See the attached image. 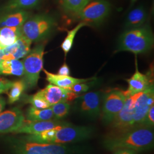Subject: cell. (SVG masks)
I'll return each mask as SVG.
<instances>
[{
    "instance_id": "d6a6232c",
    "label": "cell",
    "mask_w": 154,
    "mask_h": 154,
    "mask_svg": "<svg viewBox=\"0 0 154 154\" xmlns=\"http://www.w3.org/2000/svg\"><path fill=\"white\" fill-rule=\"evenodd\" d=\"M114 151V154H136L135 151L129 149H118Z\"/></svg>"
},
{
    "instance_id": "ffe728a7",
    "label": "cell",
    "mask_w": 154,
    "mask_h": 154,
    "mask_svg": "<svg viewBox=\"0 0 154 154\" xmlns=\"http://www.w3.org/2000/svg\"><path fill=\"white\" fill-rule=\"evenodd\" d=\"M42 0H9L3 6L0 11L3 13H8L18 11H25L37 6Z\"/></svg>"
},
{
    "instance_id": "277c9868",
    "label": "cell",
    "mask_w": 154,
    "mask_h": 154,
    "mask_svg": "<svg viewBox=\"0 0 154 154\" xmlns=\"http://www.w3.org/2000/svg\"><path fill=\"white\" fill-rule=\"evenodd\" d=\"M45 44L37 45L30 50L23 61V79L26 89L35 88L38 82L39 74L43 69Z\"/></svg>"
},
{
    "instance_id": "cb8c5ba5",
    "label": "cell",
    "mask_w": 154,
    "mask_h": 154,
    "mask_svg": "<svg viewBox=\"0 0 154 154\" xmlns=\"http://www.w3.org/2000/svg\"><path fill=\"white\" fill-rule=\"evenodd\" d=\"M26 116L27 121H44L54 119L53 112L50 107L45 109H38L31 106L27 110Z\"/></svg>"
},
{
    "instance_id": "f1b7e54d",
    "label": "cell",
    "mask_w": 154,
    "mask_h": 154,
    "mask_svg": "<svg viewBox=\"0 0 154 154\" xmlns=\"http://www.w3.org/2000/svg\"><path fill=\"white\" fill-rule=\"evenodd\" d=\"M88 82L77 83L72 87L70 90L78 95H79V94L86 93L88 91L92 85V83H88Z\"/></svg>"
},
{
    "instance_id": "9c48e42d",
    "label": "cell",
    "mask_w": 154,
    "mask_h": 154,
    "mask_svg": "<svg viewBox=\"0 0 154 154\" xmlns=\"http://www.w3.org/2000/svg\"><path fill=\"white\" fill-rule=\"evenodd\" d=\"M102 94L99 91L89 92L79 95L75 99V105L79 112L91 119L98 117L101 113Z\"/></svg>"
},
{
    "instance_id": "ac0fdd59",
    "label": "cell",
    "mask_w": 154,
    "mask_h": 154,
    "mask_svg": "<svg viewBox=\"0 0 154 154\" xmlns=\"http://www.w3.org/2000/svg\"><path fill=\"white\" fill-rule=\"evenodd\" d=\"M147 17V11L144 6H139L135 8L128 13L125 27L126 29H130L142 26L146 23Z\"/></svg>"
},
{
    "instance_id": "44dd1931",
    "label": "cell",
    "mask_w": 154,
    "mask_h": 154,
    "mask_svg": "<svg viewBox=\"0 0 154 154\" xmlns=\"http://www.w3.org/2000/svg\"><path fill=\"white\" fill-rule=\"evenodd\" d=\"M21 27L0 28V46L2 49L14 44L21 36Z\"/></svg>"
},
{
    "instance_id": "4dcf8cb0",
    "label": "cell",
    "mask_w": 154,
    "mask_h": 154,
    "mask_svg": "<svg viewBox=\"0 0 154 154\" xmlns=\"http://www.w3.org/2000/svg\"><path fill=\"white\" fill-rule=\"evenodd\" d=\"M13 82L0 77V94L9 90L13 85Z\"/></svg>"
},
{
    "instance_id": "d6986e66",
    "label": "cell",
    "mask_w": 154,
    "mask_h": 154,
    "mask_svg": "<svg viewBox=\"0 0 154 154\" xmlns=\"http://www.w3.org/2000/svg\"><path fill=\"white\" fill-rule=\"evenodd\" d=\"M29 17L30 13L26 11H18L6 13L0 18V28L21 27Z\"/></svg>"
},
{
    "instance_id": "4fadbf2b",
    "label": "cell",
    "mask_w": 154,
    "mask_h": 154,
    "mask_svg": "<svg viewBox=\"0 0 154 154\" xmlns=\"http://www.w3.org/2000/svg\"><path fill=\"white\" fill-rule=\"evenodd\" d=\"M22 111L18 107L0 112V134L16 132L25 121Z\"/></svg>"
},
{
    "instance_id": "8992f818",
    "label": "cell",
    "mask_w": 154,
    "mask_h": 154,
    "mask_svg": "<svg viewBox=\"0 0 154 154\" xmlns=\"http://www.w3.org/2000/svg\"><path fill=\"white\" fill-rule=\"evenodd\" d=\"M13 154H71L72 149L65 144L29 142L22 138L12 140Z\"/></svg>"
},
{
    "instance_id": "9a60e30c",
    "label": "cell",
    "mask_w": 154,
    "mask_h": 154,
    "mask_svg": "<svg viewBox=\"0 0 154 154\" xmlns=\"http://www.w3.org/2000/svg\"><path fill=\"white\" fill-rule=\"evenodd\" d=\"M31 44L30 40L21 35L14 44L1 50L2 60H19L25 57L31 50Z\"/></svg>"
},
{
    "instance_id": "ba28073f",
    "label": "cell",
    "mask_w": 154,
    "mask_h": 154,
    "mask_svg": "<svg viewBox=\"0 0 154 154\" xmlns=\"http://www.w3.org/2000/svg\"><path fill=\"white\" fill-rule=\"evenodd\" d=\"M102 99L103 103L101 107L102 119L105 124L109 125L123 108L126 97L123 91L113 89L106 93Z\"/></svg>"
},
{
    "instance_id": "30bf717a",
    "label": "cell",
    "mask_w": 154,
    "mask_h": 154,
    "mask_svg": "<svg viewBox=\"0 0 154 154\" xmlns=\"http://www.w3.org/2000/svg\"><path fill=\"white\" fill-rule=\"evenodd\" d=\"M139 93L126 97L123 108L111 123L112 128L117 132H122L134 127V107Z\"/></svg>"
},
{
    "instance_id": "5bb4252c",
    "label": "cell",
    "mask_w": 154,
    "mask_h": 154,
    "mask_svg": "<svg viewBox=\"0 0 154 154\" xmlns=\"http://www.w3.org/2000/svg\"><path fill=\"white\" fill-rule=\"evenodd\" d=\"M135 72L132 77L126 79L128 87L126 91H123L126 97H129L135 94L141 93L153 85L151 74H144L138 70L137 58L135 59Z\"/></svg>"
},
{
    "instance_id": "2e32d148",
    "label": "cell",
    "mask_w": 154,
    "mask_h": 154,
    "mask_svg": "<svg viewBox=\"0 0 154 154\" xmlns=\"http://www.w3.org/2000/svg\"><path fill=\"white\" fill-rule=\"evenodd\" d=\"M67 122L59 120L53 119L44 121H29L25 120L23 124L19 128L15 133L35 134L51 129L54 127L64 125Z\"/></svg>"
},
{
    "instance_id": "e0dca14e",
    "label": "cell",
    "mask_w": 154,
    "mask_h": 154,
    "mask_svg": "<svg viewBox=\"0 0 154 154\" xmlns=\"http://www.w3.org/2000/svg\"><path fill=\"white\" fill-rule=\"evenodd\" d=\"M43 70L46 75V80L50 84L70 90L74 85H76L77 83L85 82L94 80V78L86 79L76 78L71 77L70 75H61L58 74H55L48 72L45 69Z\"/></svg>"
},
{
    "instance_id": "8fae6325",
    "label": "cell",
    "mask_w": 154,
    "mask_h": 154,
    "mask_svg": "<svg viewBox=\"0 0 154 154\" xmlns=\"http://www.w3.org/2000/svg\"><path fill=\"white\" fill-rule=\"evenodd\" d=\"M154 85H152L139 93L134 107V127L143 125L149 109L154 106Z\"/></svg>"
},
{
    "instance_id": "e575fe53",
    "label": "cell",
    "mask_w": 154,
    "mask_h": 154,
    "mask_svg": "<svg viewBox=\"0 0 154 154\" xmlns=\"http://www.w3.org/2000/svg\"><path fill=\"white\" fill-rule=\"evenodd\" d=\"M137 1V0H130V8L132 7L135 4V2Z\"/></svg>"
},
{
    "instance_id": "f546056e",
    "label": "cell",
    "mask_w": 154,
    "mask_h": 154,
    "mask_svg": "<svg viewBox=\"0 0 154 154\" xmlns=\"http://www.w3.org/2000/svg\"><path fill=\"white\" fill-rule=\"evenodd\" d=\"M143 125L153 127L154 125V106H152L149 110Z\"/></svg>"
},
{
    "instance_id": "1f68e13d",
    "label": "cell",
    "mask_w": 154,
    "mask_h": 154,
    "mask_svg": "<svg viewBox=\"0 0 154 154\" xmlns=\"http://www.w3.org/2000/svg\"><path fill=\"white\" fill-rule=\"evenodd\" d=\"M70 74V71L69 66L66 64V63L65 62L59 69L58 74L61 75H69Z\"/></svg>"
},
{
    "instance_id": "603a6c76",
    "label": "cell",
    "mask_w": 154,
    "mask_h": 154,
    "mask_svg": "<svg viewBox=\"0 0 154 154\" xmlns=\"http://www.w3.org/2000/svg\"><path fill=\"white\" fill-rule=\"evenodd\" d=\"M92 0H58L61 9L66 14L76 16Z\"/></svg>"
},
{
    "instance_id": "d590c367",
    "label": "cell",
    "mask_w": 154,
    "mask_h": 154,
    "mask_svg": "<svg viewBox=\"0 0 154 154\" xmlns=\"http://www.w3.org/2000/svg\"><path fill=\"white\" fill-rule=\"evenodd\" d=\"M1 58H2V54H1V51H0V63L2 62V59H1Z\"/></svg>"
},
{
    "instance_id": "836d02e7",
    "label": "cell",
    "mask_w": 154,
    "mask_h": 154,
    "mask_svg": "<svg viewBox=\"0 0 154 154\" xmlns=\"http://www.w3.org/2000/svg\"><path fill=\"white\" fill-rule=\"evenodd\" d=\"M6 106V100L3 97L0 96V112L5 109Z\"/></svg>"
},
{
    "instance_id": "52a82bcc",
    "label": "cell",
    "mask_w": 154,
    "mask_h": 154,
    "mask_svg": "<svg viewBox=\"0 0 154 154\" xmlns=\"http://www.w3.org/2000/svg\"><path fill=\"white\" fill-rule=\"evenodd\" d=\"M111 5L107 0H92L76 16L86 26H98L109 16Z\"/></svg>"
},
{
    "instance_id": "3957f363",
    "label": "cell",
    "mask_w": 154,
    "mask_h": 154,
    "mask_svg": "<svg viewBox=\"0 0 154 154\" xmlns=\"http://www.w3.org/2000/svg\"><path fill=\"white\" fill-rule=\"evenodd\" d=\"M154 35L149 25L126 29L120 36L116 52L129 51L135 55L149 52L153 48Z\"/></svg>"
},
{
    "instance_id": "5b68a950",
    "label": "cell",
    "mask_w": 154,
    "mask_h": 154,
    "mask_svg": "<svg viewBox=\"0 0 154 154\" xmlns=\"http://www.w3.org/2000/svg\"><path fill=\"white\" fill-rule=\"evenodd\" d=\"M55 26V20L48 14H38L29 17L21 27L22 36L32 42L46 38Z\"/></svg>"
},
{
    "instance_id": "484cf974",
    "label": "cell",
    "mask_w": 154,
    "mask_h": 154,
    "mask_svg": "<svg viewBox=\"0 0 154 154\" xmlns=\"http://www.w3.org/2000/svg\"><path fill=\"white\" fill-rule=\"evenodd\" d=\"M25 89V85L23 80L17 81L13 83L11 88L9 89V93L8 94L9 103L13 104L18 101Z\"/></svg>"
},
{
    "instance_id": "7a4b0ae2",
    "label": "cell",
    "mask_w": 154,
    "mask_h": 154,
    "mask_svg": "<svg viewBox=\"0 0 154 154\" xmlns=\"http://www.w3.org/2000/svg\"><path fill=\"white\" fill-rule=\"evenodd\" d=\"M91 127L74 126L69 123L35 134H29L22 139L37 143L65 144L84 140L90 138L93 132Z\"/></svg>"
},
{
    "instance_id": "8d00e7d4",
    "label": "cell",
    "mask_w": 154,
    "mask_h": 154,
    "mask_svg": "<svg viewBox=\"0 0 154 154\" xmlns=\"http://www.w3.org/2000/svg\"><path fill=\"white\" fill-rule=\"evenodd\" d=\"M1 50H2V48H1V46H0V51H1Z\"/></svg>"
},
{
    "instance_id": "6da1fadb",
    "label": "cell",
    "mask_w": 154,
    "mask_h": 154,
    "mask_svg": "<svg viewBox=\"0 0 154 154\" xmlns=\"http://www.w3.org/2000/svg\"><path fill=\"white\" fill-rule=\"evenodd\" d=\"M154 134L152 127L140 125L116 132L107 138L105 147L111 151L129 149L134 151H143L154 147Z\"/></svg>"
},
{
    "instance_id": "7c38bea8",
    "label": "cell",
    "mask_w": 154,
    "mask_h": 154,
    "mask_svg": "<svg viewBox=\"0 0 154 154\" xmlns=\"http://www.w3.org/2000/svg\"><path fill=\"white\" fill-rule=\"evenodd\" d=\"M36 94L46 100L50 106L61 102L70 103L79 96L70 90L62 88L50 83L44 88L39 90Z\"/></svg>"
},
{
    "instance_id": "7402d4cb",
    "label": "cell",
    "mask_w": 154,
    "mask_h": 154,
    "mask_svg": "<svg viewBox=\"0 0 154 154\" xmlns=\"http://www.w3.org/2000/svg\"><path fill=\"white\" fill-rule=\"evenodd\" d=\"M23 71V62L18 60H2L0 63V74L21 77Z\"/></svg>"
},
{
    "instance_id": "4316f807",
    "label": "cell",
    "mask_w": 154,
    "mask_h": 154,
    "mask_svg": "<svg viewBox=\"0 0 154 154\" xmlns=\"http://www.w3.org/2000/svg\"><path fill=\"white\" fill-rule=\"evenodd\" d=\"M50 107L53 111L54 119L59 121L65 118L69 114L70 109L69 103L65 102H61L51 105Z\"/></svg>"
},
{
    "instance_id": "d4e9b609",
    "label": "cell",
    "mask_w": 154,
    "mask_h": 154,
    "mask_svg": "<svg viewBox=\"0 0 154 154\" xmlns=\"http://www.w3.org/2000/svg\"><path fill=\"white\" fill-rule=\"evenodd\" d=\"M86 26V24L84 22H79L75 28H73L70 30H67V36L65 37L64 41L62 43L61 45V48L63 51L66 57L67 54L72 49L74 39L75 38V37L76 35L78 32L81 29V28Z\"/></svg>"
},
{
    "instance_id": "83f0119b",
    "label": "cell",
    "mask_w": 154,
    "mask_h": 154,
    "mask_svg": "<svg viewBox=\"0 0 154 154\" xmlns=\"http://www.w3.org/2000/svg\"><path fill=\"white\" fill-rule=\"evenodd\" d=\"M27 102L30 103L32 106L38 109H45L50 107V105L42 98L35 94L34 95L26 98Z\"/></svg>"
}]
</instances>
